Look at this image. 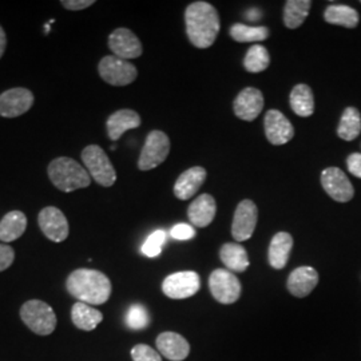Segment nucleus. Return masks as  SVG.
<instances>
[{"mask_svg":"<svg viewBox=\"0 0 361 361\" xmlns=\"http://www.w3.org/2000/svg\"><path fill=\"white\" fill-rule=\"evenodd\" d=\"M209 289L214 300L231 305L241 296V283L235 274L226 269H216L209 277Z\"/></svg>","mask_w":361,"mask_h":361,"instance_id":"6e6552de","label":"nucleus"},{"mask_svg":"<svg viewBox=\"0 0 361 361\" xmlns=\"http://www.w3.org/2000/svg\"><path fill=\"white\" fill-rule=\"evenodd\" d=\"M207 180V170L201 166H194L183 171L176 180L174 194L178 200L186 201L194 197Z\"/></svg>","mask_w":361,"mask_h":361,"instance_id":"6ab92c4d","label":"nucleus"},{"mask_svg":"<svg viewBox=\"0 0 361 361\" xmlns=\"http://www.w3.org/2000/svg\"><path fill=\"white\" fill-rule=\"evenodd\" d=\"M7 47V35L3 30V27L0 26V58L3 56V54L6 51Z\"/></svg>","mask_w":361,"mask_h":361,"instance_id":"58836bf2","label":"nucleus"},{"mask_svg":"<svg viewBox=\"0 0 361 361\" xmlns=\"http://www.w3.org/2000/svg\"><path fill=\"white\" fill-rule=\"evenodd\" d=\"M231 37L240 43L262 42L269 37V30L264 26H246L238 23L231 28Z\"/></svg>","mask_w":361,"mask_h":361,"instance_id":"7c9ffc66","label":"nucleus"},{"mask_svg":"<svg viewBox=\"0 0 361 361\" xmlns=\"http://www.w3.org/2000/svg\"><path fill=\"white\" fill-rule=\"evenodd\" d=\"M67 292L80 302L89 305H102L111 295V281L102 271L77 269L66 281Z\"/></svg>","mask_w":361,"mask_h":361,"instance_id":"f03ea898","label":"nucleus"},{"mask_svg":"<svg viewBox=\"0 0 361 361\" xmlns=\"http://www.w3.org/2000/svg\"><path fill=\"white\" fill-rule=\"evenodd\" d=\"M319 284V273L312 267H300L288 277L286 288L297 298L310 296Z\"/></svg>","mask_w":361,"mask_h":361,"instance_id":"f3484780","label":"nucleus"},{"mask_svg":"<svg viewBox=\"0 0 361 361\" xmlns=\"http://www.w3.org/2000/svg\"><path fill=\"white\" fill-rule=\"evenodd\" d=\"M217 213V205L210 194L197 197L188 209V217L197 228H207L213 222Z\"/></svg>","mask_w":361,"mask_h":361,"instance_id":"412c9836","label":"nucleus"},{"mask_svg":"<svg viewBox=\"0 0 361 361\" xmlns=\"http://www.w3.org/2000/svg\"><path fill=\"white\" fill-rule=\"evenodd\" d=\"M293 247V237L286 232H279L271 238L268 258L271 268L284 269Z\"/></svg>","mask_w":361,"mask_h":361,"instance_id":"4be33fe9","label":"nucleus"},{"mask_svg":"<svg viewBox=\"0 0 361 361\" xmlns=\"http://www.w3.org/2000/svg\"><path fill=\"white\" fill-rule=\"evenodd\" d=\"M258 210L256 204L250 200H244L234 212L232 224L233 238L237 243L247 241L256 231Z\"/></svg>","mask_w":361,"mask_h":361,"instance_id":"9d476101","label":"nucleus"},{"mask_svg":"<svg viewBox=\"0 0 361 361\" xmlns=\"http://www.w3.org/2000/svg\"><path fill=\"white\" fill-rule=\"evenodd\" d=\"M347 166H348L350 174H353L357 178H361V153H353V154L349 155L348 159H347Z\"/></svg>","mask_w":361,"mask_h":361,"instance_id":"4c0bfd02","label":"nucleus"},{"mask_svg":"<svg viewBox=\"0 0 361 361\" xmlns=\"http://www.w3.org/2000/svg\"><path fill=\"white\" fill-rule=\"evenodd\" d=\"M246 15H247L246 18H247V19H250V20H257V19H259V18H261V16H259V15H261V13H259L258 10H250V11H247V13H246Z\"/></svg>","mask_w":361,"mask_h":361,"instance_id":"ea45409f","label":"nucleus"},{"mask_svg":"<svg viewBox=\"0 0 361 361\" xmlns=\"http://www.w3.org/2000/svg\"><path fill=\"white\" fill-rule=\"evenodd\" d=\"M20 319L37 335H51L56 326V316L51 307L40 300H30L20 310Z\"/></svg>","mask_w":361,"mask_h":361,"instance_id":"20e7f679","label":"nucleus"},{"mask_svg":"<svg viewBox=\"0 0 361 361\" xmlns=\"http://www.w3.org/2000/svg\"><path fill=\"white\" fill-rule=\"evenodd\" d=\"M265 135L271 145L281 146L295 137V129L290 121L279 110H269L264 121Z\"/></svg>","mask_w":361,"mask_h":361,"instance_id":"2eb2a0df","label":"nucleus"},{"mask_svg":"<svg viewBox=\"0 0 361 361\" xmlns=\"http://www.w3.org/2000/svg\"><path fill=\"white\" fill-rule=\"evenodd\" d=\"M219 258L229 271L237 273L245 271L250 264L245 247L237 243H229L221 246Z\"/></svg>","mask_w":361,"mask_h":361,"instance_id":"b1692460","label":"nucleus"},{"mask_svg":"<svg viewBox=\"0 0 361 361\" xmlns=\"http://www.w3.org/2000/svg\"><path fill=\"white\" fill-rule=\"evenodd\" d=\"M34 104V94L25 87H15L0 94V116L16 118L23 116Z\"/></svg>","mask_w":361,"mask_h":361,"instance_id":"ddd939ff","label":"nucleus"},{"mask_svg":"<svg viewBox=\"0 0 361 361\" xmlns=\"http://www.w3.org/2000/svg\"><path fill=\"white\" fill-rule=\"evenodd\" d=\"M166 243V233L155 231L152 233L142 245V253L147 257H157L162 252V246Z\"/></svg>","mask_w":361,"mask_h":361,"instance_id":"473e14b6","label":"nucleus"},{"mask_svg":"<svg viewBox=\"0 0 361 361\" xmlns=\"http://www.w3.org/2000/svg\"><path fill=\"white\" fill-rule=\"evenodd\" d=\"M186 34L197 49L210 47L219 32L217 10L207 1H194L185 11Z\"/></svg>","mask_w":361,"mask_h":361,"instance_id":"f257e3e1","label":"nucleus"},{"mask_svg":"<svg viewBox=\"0 0 361 361\" xmlns=\"http://www.w3.org/2000/svg\"><path fill=\"white\" fill-rule=\"evenodd\" d=\"M290 107L298 116H310L314 111V98L308 85H297L290 92Z\"/></svg>","mask_w":361,"mask_h":361,"instance_id":"bb28decb","label":"nucleus"},{"mask_svg":"<svg viewBox=\"0 0 361 361\" xmlns=\"http://www.w3.org/2000/svg\"><path fill=\"white\" fill-rule=\"evenodd\" d=\"M269 65H271V55L264 46L255 44L246 52L245 59H244L246 71L262 73L269 67Z\"/></svg>","mask_w":361,"mask_h":361,"instance_id":"c756f323","label":"nucleus"},{"mask_svg":"<svg viewBox=\"0 0 361 361\" xmlns=\"http://www.w3.org/2000/svg\"><path fill=\"white\" fill-rule=\"evenodd\" d=\"M98 71L106 83L118 87L128 86L138 77L135 66L116 55H107L102 58L98 65Z\"/></svg>","mask_w":361,"mask_h":361,"instance_id":"423d86ee","label":"nucleus"},{"mask_svg":"<svg viewBox=\"0 0 361 361\" xmlns=\"http://www.w3.org/2000/svg\"><path fill=\"white\" fill-rule=\"evenodd\" d=\"M157 349L170 361L185 360L190 353V344L176 332H164L157 337Z\"/></svg>","mask_w":361,"mask_h":361,"instance_id":"a211bd4d","label":"nucleus"},{"mask_svg":"<svg viewBox=\"0 0 361 361\" xmlns=\"http://www.w3.org/2000/svg\"><path fill=\"white\" fill-rule=\"evenodd\" d=\"M71 320L74 325L82 331H94L104 320L102 312L90 307L85 302H77L71 310Z\"/></svg>","mask_w":361,"mask_h":361,"instance_id":"393cba45","label":"nucleus"},{"mask_svg":"<svg viewBox=\"0 0 361 361\" xmlns=\"http://www.w3.org/2000/svg\"><path fill=\"white\" fill-rule=\"evenodd\" d=\"M170 153V140L164 131L153 130L147 134L146 142L138 159L140 170H152L159 166Z\"/></svg>","mask_w":361,"mask_h":361,"instance_id":"0eeeda50","label":"nucleus"},{"mask_svg":"<svg viewBox=\"0 0 361 361\" xmlns=\"http://www.w3.org/2000/svg\"><path fill=\"white\" fill-rule=\"evenodd\" d=\"M47 173L54 186L65 193L90 186L91 177L89 171L80 164H78L75 159L68 157L55 158L50 162Z\"/></svg>","mask_w":361,"mask_h":361,"instance_id":"7ed1b4c3","label":"nucleus"},{"mask_svg":"<svg viewBox=\"0 0 361 361\" xmlns=\"http://www.w3.org/2000/svg\"><path fill=\"white\" fill-rule=\"evenodd\" d=\"M126 324L129 325L131 329H145L149 324H150V317H149V312L143 305L135 304L131 305L128 314H126Z\"/></svg>","mask_w":361,"mask_h":361,"instance_id":"2f4dec72","label":"nucleus"},{"mask_svg":"<svg viewBox=\"0 0 361 361\" xmlns=\"http://www.w3.org/2000/svg\"><path fill=\"white\" fill-rule=\"evenodd\" d=\"M310 0H288L284 7L285 26L290 30L301 26L310 15Z\"/></svg>","mask_w":361,"mask_h":361,"instance_id":"c85d7f7f","label":"nucleus"},{"mask_svg":"<svg viewBox=\"0 0 361 361\" xmlns=\"http://www.w3.org/2000/svg\"><path fill=\"white\" fill-rule=\"evenodd\" d=\"M39 228L52 243H63L68 237L70 226L63 212L55 207L40 210L38 216Z\"/></svg>","mask_w":361,"mask_h":361,"instance_id":"9b49d317","label":"nucleus"},{"mask_svg":"<svg viewBox=\"0 0 361 361\" xmlns=\"http://www.w3.org/2000/svg\"><path fill=\"white\" fill-rule=\"evenodd\" d=\"M106 126L109 138L111 141H118L125 134V131L141 126V116L130 109L118 110L107 118Z\"/></svg>","mask_w":361,"mask_h":361,"instance_id":"aec40b11","label":"nucleus"},{"mask_svg":"<svg viewBox=\"0 0 361 361\" xmlns=\"http://www.w3.org/2000/svg\"><path fill=\"white\" fill-rule=\"evenodd\" d=\"M322 185L326 194L337 202H349L355 195V189L341 169L332 166L323 170Z\"/></svg>","mask_w":361,"mask_h":361,"instance_id":"f8f14e48","label":"nucleus"},{"mask_svg":"<svg viewBox=\"0 0 361 361\" xmlns=\"http://www.w3.org/2000/svg\"><path fill=\"white\" fill-rule=\"evenodd\" d=\"M82 161L91 178L104 188H110L116 180V169L110 162L104 149L98 145H90L83 149Z\"/></svg>","mask_w":361,"mask_h":361,"instance_id":"39448f33","label":"nucleus"},{"mask_svg":"<svg viewBox=\"0 0 361 361\" xmlns=\"http://www.w3.org/2000/svg\"><path fill=\"white\" fill-rule=\"evenodd\" d=\"M171 237L178 241H188L195 237V231L188 224H177L171 228Z\"/></svg>","mask_w":361,"mask_h":361,"instance_id":"f704fd0d","label":"nucleus"},{"mask_svg":"<svg viewBox=\"0 0 361 361\" xmlns=\"http://www.w3.org/2000/svg\"><path fill=\"white\" fill-rule=\"evenodd\" d=\"M324 19L331 25L355 28L359 25V13L349 6L332 4L326 7L324 13Z\"/></svg>","mask_w":361,"mask_h":361,"instance_id":"a878e982","label":"nucleus"},{"mask_svg":"<svg viewBox=\"0 0 361 361\" xmlns=\"http://www.w3.org/2000/svg\"><path fill=\"white\" fill-rule=\"evenodd\" d=\"M27 229L26 214L20 210L7 213L0 221V241L11 243L18 240Z\"/></svg>","mask_w":361,"mask_h":361,"instance_id":"5701e85b","label":"nucleus"},{"mask_svg":"<svg viewBox=\"0 0 361 361\" xmlns=\"http://www.w3.org/2000/svg\"><path fill=\"white\" fill-rule=\"evenodd\" d=\"M361 133V114L356 107H347L337 126V135L344 141L356 140Z\"/></svg>","mask_w":361,"mask_h":361,"instance_id":"cd10ccee","label":"nucleus"},{"mask_svg":"<svg viewBox=\"0 0 361 361\" xmlns=\"http://www.w3.org/2000/svg\"><path fill=\"white\" fill-rule=\"evenodd\" d=\"M233 109L237 118L252 122L261 114L264 109V95L255 87L244 89L237 95Z\"/></svg>","mask_w":361,"mask_h":361,"instance_id":"dca6fc26","label":"nucleus"},{"mask_svg":"<svg viewBox=\"0 0 361 361\" xmlns=\"http://www.w3.org/2000/svg\"><path fill=\"white\" fill-rule=\"evenodd\" d=\"M131 357L134 361H162L161 355L146 344H138L131 349Z\"/></svg>","mask_w":361,"mask_h":361,"instance_id":"72a5a7b5","label":"nucleus"},{"mask_svg":"<svg viewBox=\"0 0 361 361\" xmlns=\"http://www.w3.org/2000/svg\"><path fill=\"white\" fill-rule=\"evenodd\" d=\"M15 252L7 244H0V271L8 269L13 265Z\"/></svg>","mask_w":361,"mask_h":361,"instance_id":"c9c22d12","label":"nucleus"},{"mask_svg":"<svg viewBox=\"0 0 361 361\" xmlns=\"http://www.w3.org/2000/svg\"><path fill=\"white\" fill-rule=\"evenodd\" d=\"M109 47L121 59H134L142 55L141 40L129 28H116L109 37Z\"/></svg>","mask_w":361,"mask_h":361,"instance_id":"4468645a","label":"nucleus"},{"mask_svg":"<svg viewBox=\"0 0 361 361\" xmlns=\"http://www.w3.org/2000/svg\"><path fill=\"white\" fill-rule=\"evenodd\" d=\"M200 288L201 279L198 273L192 271L173 273L162 283V292L173 300H183L194 296Z\"/></svg>","mask_w":361,"mask_h":361,"instance_id":"1a4fd4ad","label":"nucleus"},{"mask_svg":"<svg viewBox=\"0 0 361 361\" xmlns=\"http://www.w3.org/2000/svg\"><path fill=\"white\" fill-rule=\"evenodd\" d=\"M95 1L94 0H62L61 4L65 7L66 10L70 11H80L85 8H89Z\"/></svg>","mask_w":361,"mask_h":361,"instance_id":"e433bc0d","label":"nucleus"}]
</instances>
